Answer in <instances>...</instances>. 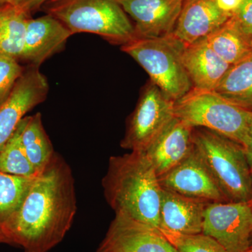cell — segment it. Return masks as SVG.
Here are the masks:
<instances>
[{"instance_id": "5b68a950", "label": "cell", "mask_w": 252, "mask_h": 252, "mask_svg": "<svg viewBox=\"0 0 252 252\" xmlns=\"http://www.w3.org/2000/svg\"><path fill=\"white\" fill-rule=\"evenodd\" d=\"M174 116L192 127L215 131L246 147L252 111L225 100L214 91L192 89L174 102Z\"/></svg>"}, {"instance_id": "ffe728a7", "label": "cell", "mask_w": 252, "mask_h": 252, "mask_svg": "<svg viewBox=\"0 0 252 252\" xmlns=\"http://www.w3.org/2000/svg\"><path fill=\"white\" fill-rule=\"evenodd\" d=\"M214 91L230 103L252 112V55L230 66Z\"/></svg>"}, {"instance_id": "6da1fadb", "label": "cell", "mask_w": 252, "mask_h": 252, "mask_svg": "<svg viewBox=\"0 0 252 252\" xmlns=\"http://www.w3.org/2000/svg\"><path fill=\"white\" fill-rule=\"evenodd\" d=\"M77 210L72 169L56 152L1 228L9 244L25 252H49L70 229Z\"/></svg>"}, {"instance_id": "83f0119b", "label": "cell", "mask_w": 252, "mask_h": 252, "mask_svg": "<svg viewBox=\"0 0 252 252\" xmlns=\"http://www.w3.org/2000/svg\"><path fill=\"white\" fill-rule=\"evenodd\" d=\"M46 1L48 0H26L21 6L30 14L32 15L40 10Z\"/></svg>"}, {"instance_id": "cb8c5ba5", "label": "cell", "mask_w": 252, "mask_h": 252, "mask_svg": "<svg viewBox=\"0 0 252 252\" xmlns=\"http://www.w3.org/2000/svg\"><path fill=\"white\" fill-rule=\"evenodd\" d=\"M164 235L179 252H227L214 239L203 233L193 235Z\"/></svg>"}, {"instance_id": "9c48e42d", "label": "cell", "mask_w": 252, "mask_h": 252, "mask_svg": "<svg viewBox=\"0 0 252 252\" xmlns=\"http://www.w3.org/2000/svg\"><path fill=\"white\" fill-rule=\"evenodd\" d=\"M49 91V83L39 67L30 65L25 69L11 94L0 104V150L26 114L45 100Z\"/></svg>"}, {"instance_id": "8fae6325", "label": "cell", "mask_w": 252, "mask_h": 252, "mask_svg": "<svg viewBox=\"0 0 252 252\" xmlns=\"http://www.w3.org/2000/svg\"><path fill=\"white\" fill-rule=\"evenodd\" d=\"M162 189L208 203H226L228 199L195 151L170 171L158 177Z\"/></svg>"}, {"instance_id": "5bb4252c", "label": "cell", "mask_w": 252, "mask_h": 252, "mask_svg": "<svg viewBox=\"0 0 252 252\" xmlns=\"http://www.w3.org/2000/svg\"><path fill=\"white\" fill-rule=\"evenodd\" d=\"M73 35L57 18L49 14L28 21L19 61L39 67L44 61L62 51Z\"/></svg>"}, {"instance_id": "7a4b0ae2", "label": "cell", "mask_w": 252, "mask_h": 252, "mask_svg": "<svg viewBox=\"0 0 252 252\" xmlns=\"http://www.w3.org/2000/svg\"><path fill=\"white\" fill-rule=\"evenodd\" d=\"M102 185L104 198L115 214L159 230L161 187L144 152L111 157Z\"/></svg>"}, {"instance_id": "7402d4cb", "label": "cell", "mask_w": 252, "mask_h": 252, "mask_svg": "<svg viewBox=\"0 0 252 252\" xmlns=\"http://www.w3.org/2000/svg\"><path fill=\"white\" fill-rule=\"evenodd\" d=\"M26 121V117L23 118L14 135L0 150V171L22 177H35L39 173L30 161L21 140Z\"/></svg>"}, {"instance_id": "603a6c76", "label": "cell", "mask_w": 252, "mask_h": 252, "mask_svg": "<svg viewBox=\"0 0 252 252\" xmlns=\"http://www.w3.org/2000/svg\"><path fill=\"white\" fill-rule=\"evenodd\" d=\"M35 177H22L0 171V225H2L21 206Z\"/></svg>"}, {"instance_id": "277c9868", "label": "cell", "mask_w": 252, "mask_h": 252, "mask_svg": "<svg viewBox=\"0 0 252 252\" xmlns=\"http://www.w3.org/2000/svg\"><path fill=\"white\" fill-rule=\"evenodd\" d=\"M193 142L194 151L228 201H250L252 172L243 146L203 127H193Z\"/></svg>"}, {"instance_id": "d4e9b609", "label": "cell", "mask_w": 252, "mask_h": 252, "mask_svg": "<svg viewBox=\"0 0 252 252\" xmlns=\"http://www.w3.org/2000/svg\"><path fill=\"white\" fill-rule=\"evenodd\" d=\"M24 71L18 60L0 54V104L7 98Z\"/></svg>"}, {"instance_id": "9a60e30c", "label": "cell", "mask_w": 252, "mask_h": 252, "mask_svg": "<svg viewBox=\"0 0 252 252\" xmlns=\"http://www.w3.org/2000/svg\"><path fill=\"white\" fill-rule=\"evenodd\" d=\"M193 127L174 117L144 152L158 177L185 160L193 152Z\"/></svg>"}, {"instance_id": "44dd1931", "label": "cell", "mask_w": 252, "mask_h": 252, "mask_svg": "<svg viewBox=\"0 0 252 252\" xmlns=\"http://www.w3.org/2000/svg\"><path fill=\"white\" fill-rule=\"evenodd\" d=\"M21 140L30 161L39 173L45 168L56 153L43 126L40 113L26 117Z\"/></svg>"}, {"instance_id": "d6a6232c", "label": "cell", "mask_w": 252, "mask_h": 252, "mask_svg": "<svg viewBox=\"0 0 252 252\" xmlns=\"http://www.w3.org/2000/svg\"><path fill=\"white\" fill-rule=\"evenodd\" d=\"M250 202H251L252 206V199H251V200H250Z\"/></svg>"}, {"instance_id": "1f68e13d", "label": "cell", "mask_w": 252, "mask_h": 252, "mask_svg": "<svg viewBox=\"0 0 252 252\" xmlns=\"http://www.w3.org/2000/svg\"><path fill=\"white\" fill-rule=\"evenodd\" d=\"M243 252H252V245L248 249H247L245 251H244Z\"/></svg>"}, {"instance_id": "484cf974", "label": "cell", "mask_w": 252, "mask_h": 252, "mask_svg": "<svg viewBox=\"0 0 252 252\" xmlns=\"http://www.w3.org/2000/svg\"><path fill=\"white\" fill-rule=\"evenodd\" d=\"M231 16L240 29L252 39V0H243Z\"/></svg>"}, {"instance_id": "8992f818", "label": "cell", "mask_w": 252, "mask_h": 252, "mask_svg": "<svg viewBox=\"0 0 252 252\" xmlns=\"http://www.w3.org/2000/svg\"><path fill=\"white\" fill-rule=\"evenodd\" d=\"M185 44L173 34L154 39H134L122 46L149 74L150 81L172 101L193 89L182 60Z\"/></svg>"}, {"instance_id": "f546056e", "label": "cell", "mask_w": 252, "mask_h": 252, "mask_svg": "<svg viewBox=\"0 0 252 252\" xmlns=\"http://www.w3.org/2000/svg\"><path fill=\"white\" fill-rule=\"evenodd\" d=\"M26 0H0V2L8 3L15 5V6H21Z\"/></svg>"}, {"instance_id": "d6986e66", "label": "cell", "mask_w": 252, "mask_h": 252, "mask_svg": "<svg viewBox=\"0 0 252 252\" xmlns=\"http://www.w3.org/2000/svg\"><path fill=\"white\" fill-rule=\"evenodd\" d=\"M31 18L32 15L21 6L0 2V54L19 61Z\"/></svg>"}, {"instance_id": "ac0fdd59", "label": "cell", "mask_w": 252, "mask_h": 252, "mask_svg": "<svg viewBox=\"0 0 252 252\" xmlns=\"http://www.w3.org/2000/svg\"><path fill=\"white\" fill-rule=\"evenodd\" d=\"M205 39L212 49L230 65L252 55V39L240 29L232 16Z\"/></svg>"}, {"instance_id": "2e32d148", "label": "cell", "mask_w": 252, "mask_h": 252, "mask_svg": "<svg viewBox=\"0 0 252 252\" xmlns=\"http://www.w3.org/2000/svg\"><path fill=\"white\" fill-rule=\"evenodd\" d=\"M230 17L216 0H184L173 35L184 44H191L206 38Z\"/></svg>"}, {"instance_id": "4316f807", "label": "cell", "mask_w": 252, "mask_h": 252, "mask_svg": "<svg viewBox=\"0 0 252 252\" xmlns=\"http://www.w3.org/2000/svg\"><path fill=\"white\" fill-rule=\"evenodd\" d=\"M217 5L223 12L232 16L243 0H216Z\"/></svg>"}, {"instance_id": "30bf717a", "label": "cell", "mask_w": 252, "mask_h": 252, "mask_svg": "<svg viewBox=\"0 0 252 252\" xmlns=\"http://www.w3.org/2000/svg\"><path fill=\"white\" fill-rule=\"evenodd\" d=\"M97 252H179L160 230L116 214Z\"/></svg>"}, {"instance_id": "4dcf8cb0", "label": "cell", "mask_w": 252, "mask_h": 252, "mask_svg": "<svg viewBox=\"0 0 252 252\" xmlns=\"http://www.w3.org/2000/svg\"><path fill=\"white\" fill-rule=\"evenodd\" d=\"M0 243L9 244V240L6 238V235H5L4 231H3L1 225H0Z\"/></svg>"}, {"instance_id": "3957f363", "label": "cell", "mask_w": 252, "mask_h": 252, "mask_svg": "<svg viewBox=\"0 0 252 252\" xmlns=\"http://www.w3.org/2000/svg\"><path fill=\"white\" fill-rule=\"evenodd\" d=\"M40 10L70 31L102 36L124 45L135 39V28L119 0H48Z\"/></svg>"}, {"instance_id": "4fadbf2b", "label": "cell", "mask_w": 252, "mask_h": 252, "mask_svg": "<svg viewBox=\"0 0 252 252\" xmlns=\"http://www.w3.org/2000/svg\"><path fill=\"white\" fill-rule=\"evenodd\" d=\"M207 203L161 188L159 230L163 235L201 234Z\"/></svg>"}, {"instance_id": "e0dca14e", "label": "cell", "mask_w": 252, "mask_h": 252, "mask_svg": "<svg viewBox=\"0 0 252 252\" xmlns=\"http://www.w3.org/2000/svg\"><path fill=\"white\" fill-rule=\"evenodd\" d=\"M182 60L193 89L199 90H215L231 66L212 49L205 39L185 44Z\"/></svg>"}, {"instance_id": "7c38bea8", "label": "cell", "mask_w": 252, "mask_h": 252, "mask_svg": "<svg viewBox=\"0 0 252 252\" xmlns=\"http://www.w3.org/2000/svg\"><path fill=\"white\" fill-rule=\"evenodd\" d=\"M134 21L135 39L173 34L184 0H119Z\"/></svg>"}, {"instance_id": "f1b7e54d", "label": "cell", "mask_w": 252, "mask_h": 252, "mask_svg": "<svg viewBox=\"0 0 252 252\" xmlns=\"http://www.w3.org/2000/svg\"><path fill=\"white\" fill-rule=\"evenodd\" d=\"M245 150L249 165H250L252 172V123L251 126H250L248 144H247L246 147H245Z\"/></svg>"}, {"instance_id": "ba28073f", "label": "cell", "mask_w": 252, "mask_h": 252, "mask_svg": "<svg viewBox=\"0 0 252 252\" xmlns=\"http://www.w3.org/2000/svg\"><path fill=\"white\" fill-rule=\"evenodd\" d=\"M202 233L227 252L245 251L252 245L251 202L207 203Z\"/></svg>"}, {"instance_id": "52a82bcc", "label": "cell", "mask_w": 252, "mask_h": 252, "mask_svg": "<svg viewBox=\"0 0 252 252\" xmlns=\"http://www.w3.org/2000/svg\"><path fill=\"white\" fill-rule=\"evenodd\" d=\"M174 117V101L148 81L129 118L121 147L131 152H145Z\"/></svg>"}]
</instances>
